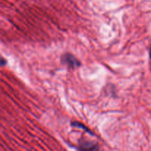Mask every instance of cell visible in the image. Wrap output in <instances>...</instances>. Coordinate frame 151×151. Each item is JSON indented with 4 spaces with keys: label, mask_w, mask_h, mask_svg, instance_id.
<instances>
[{
    "label": "cell",
    "mask_w": 151,
    "mask_h": 151,
    "mask_svg": "<svg viewBox=\"0 0 151 151\" xmlns=\"http://www.w3.org/2000/svg\"><path fill=\"white\" fill-rule=\"evenodd\" d=\"M61 62L71 69H75L81 66V63L75 56L70 53H65L61 57Z\"/></svg>",
    "instance_id": "6da1fadb"
},
{
    "label": "cell",
    "mask_w": 151,
    "mask_h": 151,
    "mask_svg": "<svg viewBox=\"0 0 151 151\" xmlns=\"http://www.w3.org/2000/svg\"><path fill=\"white\" fill-rule=\"evenodd\" d=\"M78 149L80 151H99L98 145L92 142L82 141L80 142Z\"/></svg>",
    "instance_id": "7a4b0ae2"
},
{
    "label": "cell",
    "mask_w": 151,
    "mask_h": 151,
    "mask_svg": "<svg viewBox=\"0 0 151 151\" xmlns=\"http://www.w3.org/2000/svg\"><path fill=\"white\" fill-rule=\"evenodd\" d=\"M6 63H7V60L3 58H0V66H5Z\"/></svg>",
    "instance_id": "3957f363"
},
{
    "label": "cell",
    "mask_w": 151,
    "mask_h": 151,
    "mask_svg": "<svg viewBox=\"0 0 151 151\" xmlns=\"http://www.w3.org/2000/svg\"><path fill=\"white\" fill-rule=\"evenodd\" d=\"M150 58H151V50H150Z\"/></svg>",
    "instance_id": "277c9868"
}]
</instances>
